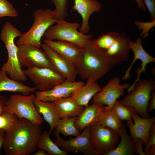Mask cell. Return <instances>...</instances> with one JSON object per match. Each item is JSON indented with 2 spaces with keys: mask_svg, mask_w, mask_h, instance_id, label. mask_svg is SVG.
<instances>
[{
  "mask_svg": "<svg viewBox=\"0 0 155 155\" xmlns=\"http://www.w3.org/2000/svg\"><path fill=\"white\" fill-rule=\"evenodd\" d=\"M48 153L44 150L40 148V149L35 152L34 155H48Z\"/></svg>",
  "mask_w": 155,
  "mask_h": 155,
  "instance_id": "42",
  "label": "cell"
},
{
  "mask_svg": "<svg viewBox=\"0 0 155 155\" xmlns=\"http://www.w3.org/2000/svg\"><path fill=\"white\" fill-rule=\"evenodd\" d=\"M37 148L42 149L50 155H67L68 152L61 149L51 140L50 134L45 130L42 133Z\"/></svg>",
  "mask_w": 155,
  "mask_h": 155,
  "instance_id": "26",
  "label": "cell"
},
{
  "mask_svg": "<svg viewBox=\"0 0 155 155\" xmlns=\"http://www.w3.org/2000/svg\"><path fill=\"white\" fill-rule=\"evenodd\" d=\"M120 78L115 76L111 79L101 90L94 95L92 102L99 103L111 109L115 101L124 95L125 90L130 86L129 83H120Z\"/></svg>",
  "mask_w": 155,
  "mask_h": 155,
  "instance_id": "12",
  "label": "cell"
},
{
  "mask_svg": "<svg viewBox=\"0 0 155 155\" xmlns=\"http://www.w3.org/2000/svg\"><path fill=\"white\" fill-rule=\"evenodd\" d=\"M135 25L140 30H142L140 36L143 38H146L149 35L148 32L155 25V20L150 22H144L136 20L135 22Z\"/></svg>",
  "mask_w": 155,
  "mask_h": 155,
  "instance_id": "34",
  "label": "cell"
},
{
  "mask_svg": "<svg viewBox=\"0 0 155 155\" xmlns=\"http://www.w3.org/2000/svg\"><path fill=\"white\" fill-rule=\"evenodd\" d=\"M44 43L71 61L76 67L83 56L84 48L71 42L45 40Z\"/></svg>",
  "mask_w": 155,
  "mask_h": 155,
  "instance_id": "16",
  "label": "cell"
},
{
  "mask_svg": "<svg viewBox=\"0 0 155 155\" xmlns=\"http://www.w3.org/2000/svg\"><path fill=\"white\" fill-rule=\"evenodd\" d=\"M98 122L118 133L123 124L122 120L108 107Z\"/></svg>",
  "mask_w": 155,
  "mask_h": 155,
  "instance_id": "28",
  "label": "cell"
},
{
  "mask_svg": "<svg viewBox=\"0 0 155 155\" xmlns=\"http://www.w3.org/2000/svg\"><path fill=\"white\" fill-rule=\"evenodd\" d=\"M53 102L61 119L77 117L84 107L79 105L71 96Z\"/></svg>",
  "mask_w": 155,
  "mask_h": 155,
  "instance_id": "21",
  "label": "cell"
},
{
  "mask_svg": "<svg viewBox=\"0 0 155 155\" xmlns=\"http://www.w3.org/2000/svg\"><path fill=\"white\" fill-rule=\"evenodd\" d=\"M54 10L50 9H37L33 13L34 23L26 33L22 34L17 41V45L29 44L40 48L42 47L41 38L51 26L57 22L54 18Z\"/></svg>",
  "mask_w": 155,
  "mask_h": 155,
  "instance_id": "5",
  "label": "cell"
},
{
  "mask_svg": "<svg viewBox=\"0 0 155 155\" xmlns=\"http://www.w3.org/2000/svg\"><path fill=\"white\" fill-rule=\"evenodd\" d=\"M90 125L86 127L81 133L73 138L66 140L61 137L59 133L54 130L56 140L54 142L61 149L67 152H81L85 155H98L91 144L89 133Z\"/></svg>",
  "mask_w": 155,
  "mask_h": 155,
  "instance_id": "10",
  "label": "cell"
},
{
  "mask_svg": "<svg viewBox=\"0 0 155 155\" xmlns=\"http://www.w3.org/2000/svg\"><path fill=\"white\" fill-rule=\"evenodd\" d=\"M92 40L90 39L84 46L83 56L76 68L82 79L96 82L118 63L106 54L105 50L95 46Z\"/></svg>",
  "mask_w": 155,
  "mask_h": 155,
  "instance_id": "2",
  "label": "cell"
},
{
  "mask_svg": "<svg viewBox=\"0 0 155 155\" xmlns=\"http://www.w3.org/2000/svg\"><path fill=\"white\" fill-rule=\"evenodd\" d=\"M152 96H151L150 103L149 104L148 109V113H150L152 111L155 109V92L153 91L152 93Z\"/></svg>",
  "mask_w": 155,
  "mask_h": 155,
  "instance_id": "38",
  "label": "cell"
},
{
  "mask_svg": "<svg viewBox=\"0 0 155 155\" xmlns=\"http://www.w3.org/2000/svg\"><path fill=\"white\" fill-rule=\"evenodd\" d=\"M120 34L115 32L103 34L96 39H92V43L99 49L106 50L119 38Z\"/></svg>",
  "mask_w": 155,
  "mask_h": 155,
  "instance_id": "29",
  "label": "cell"
},
{
  "mask_svg": "<svg viewBox=\"0 0 155 155\" xmlns=\"http://www.w3.org/2000/svg\"><path fill=\"white\" fill-rule=\"evenodd\" d=\"M56 24L50 26L44 35L46 39H54L72 42L83 48L93 35L83 34L77 30L80 24L77 22L70 23L65 20L58 21Z\"/></svg>",
  "mask_w": 155,
  "mask_h": 155,
  "instance_id": "6",
  "label": "cell"
},
{
  "mask_svg": "<svg viewBox=\"0 0 155 155\" xmlns=\"http://www.w3.org/2000/svg\"><path fill=\"white\" fill-rule=\"evenodd\" d=\"M77 117L61 119L54 129L65 137L69 136H77L80 134L76 127L75 122Z\"/></svg>",
  "mask_w": 155,
  "mask_h": 155,
  "instance_id": "27",
  "label": "cell"
},
{
  "mask_svg": "<svg viewBox=\"0 0 155 155\" xmlns=\"http://www.w3.org/2000/svg\"><path fill=\"white\" fill-rule=\"evenodd\" d=\"M155 82L153 79L138 80L134 88L125 98L119 101L121 103L133 108L142 117H151L148 112L151 94L155 91Z\"/></svg>",
  "mask_w": 155,
  "mask_h": 155,
  "instance_id": "4",
  "label": "cell"
},
{
  "mask_svg": "<svg viewBox=\"0 0 155 155\" xmlns=\"http://www.w3.org/2000/svg\"><path fill=\"white\" fill-rule=\"evenodd\" d=\"M137 3L139 8H142L143 10L146 11V7L143 0H135Z\"/></svg>",
  "mask_w": 155,
  "mask_h": 155,
  "instance_id": "40",
  "label": "cell"
},
{
  "mask_svg": "<svg viewBox=\"0 0 155 155\" xmlns=\"http://www.w3.org/2000/svg\"><path fill=\"white\" fill-rule=\"evenodd\" d=\"M145 155H155V146H153L148 150L144 152Z\"/></svg>",
  "mask_w": 155,
  "mask_h": 155,
  "instance_id": "39",
  "label": "cell"
},
{
  "mask_svg": "<svg viewBox=\"0 0 155 155\" xmlns=\"http://www.w3.org/2000/svg\"><path fill=\"white\" fill-rule=\"evenodd\" d=\"M153 146H155V123H154L151 128L149 140L144 149V152L148 150Z\"/></svg>",
  "mask_w": 155,
  "mask_h": 155,
  "instance_id": "35",
  "label": "cell"
},
{
  "mask_svg": "<svg viewBox=\"0 0 155 155\" xmlns=\"http://www.w3.org/2000/svg\"><path fill=\"white\" fill-rule=\"evenodd\" d=\"M111 109L121 120L132 122L133 114L136 112L132 108L124 105L116 100Z\"/></svg>",
  "mask_w": 155,
  "mask_h": 155,
  "instance_id": "30",
  "label": "cell"
},
{
  "mask_svg": "<svg viewBox=\"0 0 155 155\" xmlns=\"http://www.w3.org/2000/svg\"><path fill=\"white\" fill-rule=\"evenodd\" d=\"M18 13L11 3L7 0H0V18L5 16L16 17Z\"/></svg>",
  "mask_w": 155,
  "mask_h": 155,
  "instance_id": "33",
  "label": "cell"
},
{
  "mask_svg": "<svg viewBox=\"0 0 155 155\" xmlns=\"http://www.w3.org/2000/svg\"><path fill=\"white\" fill-rule=\"evenodd\" d=\"M84 84L82 81H72L65 79L63 82L50 90L36 92L35 98L43 101L54 102L71 96L75 90Z\"/></svg>",
  "mask_w": 155,
  "mask_h": 155,
  "instance_id": "14",
  "label": "cell"
},
{
  "mask_svg": "<svg viewBox=\"0 0 155 155\" xmlns=\"http://www.w3.org/2000/svg\"><path fill=\"white\" fill-rule=\"evenodd\" d=\"M5 135L4 132L0 129V150L1 148L3 146L4 139Z\"/></svg>",
  "mask_w": 155,
  "mask_h": 155,
  "instance_id": "41",
  "label": "cell"
},
{
  "mask_svg": "<svg viewBox=\"0 0 155 155\" xmlns=\"http://www.w3.org/2000/svg\"><path fill=\"white\" fill-rule=\"evenodd\" d=\"M21 32L11 23L7 22L1 30V39L4 43L8 53L7 62L4 63L1 70L5 71L10 78L21 82H26L27 77L24 74L20 67L17 56V48L14 40L22 35Z\"/></svg>",
  "mask_w": 155,
  "mask_h": 155,
  "instance_id": "3",
  "label": "cell"
},
{
  "mask_svg": "<svg viewBox=\"0 0 155 155\" xmlns=\"http://www.w3.org/2000/svg\"><path fill=\"white\" fill-rule=\"evenodd\" d=\"M71 9L81 15L82 22L79 31L86 34L90 30L89 21L91 15L95 12L100 11L102 5L97 0H74V4Z\"/></svg>",
  "mask_w": 155,
  "mask_h": 155,
  "instance_id": "19",
  "label": "cell"
},
{
  "mask_svg": "<svg viewBox=\"0 0 155 155\" xmlns=\"http://www.w3.org/2000/svg\"><path fill=\"white\" fill-rule=\"evenodd\" d=\"M17 56L21 68L26 67H46L53 69L45 52L29 44L17 45Z\"/></svg>",
  "mask_w": 155,
  "mask_h": 155,
  "instance_id": "11",
  "label": "cell"
},
{
  "mask_svg": "<svg viewBox=\"0 0 155 155\" xmlns=\"http://www.w3.org/2000/svg\"><path fill=\"white\" fill-rule=\"evenodd\" d=\"M36 89L24 85L21 82L9 78L6 72L0 70V92L7 91L14 92H20L24 95H29L30 92H35Z\"/></svg>",
  "mask_w": 155,
  "mask_h": 155,
  "instance_id": "25",
  "label": "cell"
},
{
  "mask_svg": "<svg viewBox=\"0 0 155 155\" xmlns=\"http://www.w3.org/2000/svg\"><path fill=\"white\" fill-rule=\"evenodd\" d=\"M129 40V37L125 33H121L119 39L105 50L106 53L118 63L127 61L131 50Z\"/></svg>",
  "mask_w": 155,
  "mask_h": 155,
  "instance_id": "20",
  "label": "cell"
},
{
  "mask_svg": "<svg viewBox=\"0 0 155 155\" xmlns=\"http://www.w3.org/2000/svg\"><path fill=\"white\" fill-rule=\"evenodd\" d=\"M42 47L55 70L66 79L75 81L78 73L75 65L68 59L44 43L42 44Z\"/></svg>",
  "mask_w": 155,
  "mask_h": 155,
  "instance_id": "15",
  "label": "cell"
},
{
  "mask_svg": "<svg viewBox=\"0 0 155 155\" xmlns=\"http://www.w3.org/2000/svg\"><path fill=\"white\" fill-rule=\"evenodd\" d=\"M120 137L118 132L98 122L90 125V142L93 149L100 154L115 149Z\"/></svg>",
  "mask_w": 155,
  "mask_h": 155,
  "instance_id": "8",
  "label": "cell"
},
{
  "mask_svg": "<svg viewBox=\"0 0 155 155\" xmlns=\"http://www.w3.org/2000/svg\"><path fill=\"white\" fill-rule=\"evenodd\" d=\"M3 144L7 155H29L36 150L42 134L40 125L25 118L17 119L13 127L6 132Z\"/></svg>",
  "mask_w": 155,
  "mask_h": 155,
  "instance_id": "1",
  "label": "cell"
},
{
  "mask_svg": "<svg viewBox=\"0 0 155 155\" xmlns=\"http://www.w3.org/2000/svg\"><path fill=\"white\" fill-rule=\"evenodd\" d=\"M15 115L5 111L0 115V129L4 132L9 131L17 120Z\"/></svg>",
  "mask_w": 155,
  "mask_h": 155,
  "instance_id": "32",
  "label": "cell"
},
{
  "mask_svg": "<svg viewBox=\"0 0 155 155\" xmlns=\"http://www.w3.org/2000/svg\"><path fill=\"white\" fill-rule=\"evenodd\" d=\"M51 1L55 7L54 10V18L57 22L65 20L68 16V0H51Z\"/></svg>",
  "mask_w": 155,
  "mask_h": 155,
  "instance_id": "31",
  "label": "cell"
},
{
  "mask_svg": "<svg viewBox=\"0 0 155 155\" xmlns=\"http://www.w3.org/2000/svg\"><path fill=\"white\" fill-rule=\"evenodd\" d=\"M134 123L127 122V125L133 140L136 148L144 144H147L149 140L150 131L152 124L155 123V117L145 118L140 117L135 112L132 117Z\"/></svg>",
  "mask_w": 155,
  "mask_h": 155,
  "instance_id": "13",
  "label": "cell"
},
{
  "mask_svg": "<svg viewBox=\"0 0 155 155\" xmlns=\"http://www.w3.org/2000/svg\"><path fill=\"white\" fill-rule=\"evenodd\" d=\"M35 107L38 113L41 114L44 120L48 123L50 134L61 119L58 115L53 102L43 101L36 99L34 100Z\"/></svg>",
  "mask_w": 155,
  "mask_h": 155,
  "instance_id": "22",
  "label": "cell"
},
{
  "mask_svg": "<svg viewBox=\"0 0 155 155\" xmlns=\"http://www.w3.org/2000/svg\"><path fill=\"white\" fill-rule=\"evenodd\" d=\"M7 99L4 96L0 95V115L6 111Z\"/></svg>",
  "mask_w": 155,
  "mask_h": 155,
  "instance_id": "37",
  "label": "cell"
},
{
  "mask_svg": "<svg viewBox=\"0 0 155 155\" xmlns=\"http://www.w3.org/2000/svg\"><path fill=\"white\" fill-rule=\"evenodd\" d=\"M108 106L99 103H94L85 107L77 116L75 125L80 131L95 123L99 122Z\"/></svg>",
  "mask_w": 155,
  "mask_h": 155,
  "instance_id": "18",
  "label": "cell"
},
{
  "mask_svg": "<svg viewBox=\"0 0 155 155\" xmlns=\"http://www.w3.org/2000/svg\"><path fill=\"white\" fill-rule=\"evenodd\" d=\"M22 71L34 83L36 88L42 91L51 89L66 79L57 71L49 68L30 67Z\"/></svg>",
  "mask_w": 155,
  "mask_h": 155,
  "instance_id": "9",
  "label": "cell"
},
{
  "mask_svg": "<svg viewBox=\"0 0 155 155\" xmlns=\"http://www.w3.org/2000/svg\"><path fill=\"white\" fill-rule=\"evenodd\" d=\"M87 80L86 83L75 90L71 96L79 105L84 107L88 106L94 95L102 89L96 82Z\"/></svg>",
  "mask_w": 155,
  "mask_h": 155,
  "instance_id": "23",
  "label": "cell"
},
{
  "mask_svg": "<svg viewBox=\"0 0 155 155\" xmlns=\"http://www.w3.org/2000/svg\"><path fill=\"white\" fill-rule=\"evenodd\" d=\"M144 1L145 5L146 6L150 15L151 21L155 20V0H144Z\"/></svg>",
  "mask_w": 155,
  "mask_h": 155,
  "instance_id": "36",
  "label": "cell"
},
{
  "mask_svg": "<svg viewBox=\"0 0 155 155\" xmlns=\"http://www.w3.org/2000/svg\"><path fill=\"white\" fill-rule=\"evenodd\" d=\"M35 96L15 94L7 99L6 111L18 118L27 119L34 124L40 125L43 119L37 111L34 103Z\"/></svg>",
  "mask_w": 155,
  "mask_h": 155,
  "instance_id": "7",
  "label": "cell"
},
{
  "mask_svg": "<svg viewBox=\"0 0 155 155\" xmlns=\"http://www.w3.org/2000/svg\"><path fill=\"white\" fill-rule=\"evenodd\" d=\"M126 123H123L119 132L121 141L114 150L102 154L104 155H134L135 152L134 142L130 135L127 133Z\"/></svg>",
  "mask_w": 155,
  "mask_h": 155,
  "instance_id": "24",
  "label": "cell"
},
{
  "mask_svg": "<svg viewBox=\"0 0 155 155\" xmlns=\"http://www.w3.org/2000/svg\"><path fill=\"white\" fill-rule=\"evenodd\" d=\"M142 38L139 37L135 42L129 40V45L133 53L134 57L129 67L126 70L124 75L123 76L122 80H127L131 76L130 73L131 67L137 59H140L142 62L141 69H137V77L134 82H136L140 78V75L142 72H145L146 67L149 63L155 62V59L149 54L144 49L142 44Z\"/></svg>",
  "mask_w": 155,
  "mask_h": 155,
  "instance_id": "17",
  "label": "cell"
}]
</instances>
